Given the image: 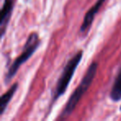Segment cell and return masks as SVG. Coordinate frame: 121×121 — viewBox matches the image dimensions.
<instances>
[{
    "label": "cell",
    "instance_id": "obj_1",
    "mask_svg": "<svg viewBox=\"0 0 121 121\" xmlns=\"http://www.w3.org/2000/svg\"><path fill=\"white\" fill-rule=\"evenodd\" d=\"M97 68H98L97 62H92L90 65L89 68H88L87 71H86V75H85V76L83 77V79L81 80L80 85L77 86V88L75 90V91L71 94V97L68 99L67 104H66L62 113L60 114V117L61 118L67 117V116H69L70 114L72 113V111L74 110L76 106L77 105V104L79 103L80 99L82 98L84 94L87 91V90L89 89L91 83L93 82V80L95 77Z\"/></svg>",
    "mask_w": 121,
    "mask_h": 121
},
{
    "label": "cell",
    "instance_id": "obj_2",
    "mask_svg": "<svg viewBox=\"0 0 121 121\" xmlns=\"http://www.w3.org/2000/svg\"><path fill=\"white\" fill-rule=\"evenodd\" d=\"M39 45H40V40H39V37L37 35V33H36V32L31 33L29 35V37H27V42H26L25 45H24L21 55L14 60L13 64L11 65V66L9 67V71H8L7 75H6V82L7 81L9 82V81H11V79L17 72L20 66L23 63H25L33 55V53L38 48Z\"/></svg>",
    "mask_w": 121,
    "mask_h": 121
},
{
    "label": "cell",
    "instance_id": "obj_3",
    "mask_svg": "<svg viewBox=\"0 0 121 121\" xmlns=\"http://www.w3.org/2000/svg\"><path fill=\"white\" fill-rule=\"evenodd\" d=\"M82 56L83 52L82 51H79L74 56L71 57L68 60L67 64L66 65L60 78L57 81L55 93H54L53 96V100L57 99L59 97L63 95L64 93L66 92V89H67L68 86H69L70 82H71V79H72L73 76H74L75 71H76L78 65L80 64L81 59H82Z\"/></svg>",
    "mask_w": 121,
    "mask_h": 121
},
{
    "label": "cell",
    "instance_id": "obj_4",
    "mask_svg": "<svg viewBox=\"0 0 121 121\" xmlns=\"http://www.w3.org/2000/svg\"><path fill=\"white\" fill-rule=\"evenodd\" d=\"M105 1L106 0H97L95 4H94V6H92L90 9V10L86 13L84 19H83V22L81 24V29H80L81 33L84 34L88 32V31L90 30L91 25H92V22L95 19V15L99 11L100 8L102 7V5L104 4V3Z\"/></svg>",
    "mask_w": 121,
    "mask_h": 121
},
{
    "label": "cell",
    "instance_id": "obj_5",
    "mask_svg": "<svg viewBox=\"0 0 121 121\" xmlns=\"http://www.w3.org/2000/svg\"><path fill=\"white\" fill-rule=\"evenodd\" d=\"M14 6V0H4V5L1 10V17H0V35L4 37L9 22L11 18L13 9Z\"/></svg>",
    "mask_w": 121,
    "mask_h": 121
},
{
    "label": "cell",
    "instance_id": "obj_6",
    "mask_svg": "<svg viewBox=\"0 0 121 121\" xmlns=\"http://www.w3.org/2000/svg\"><path fill=\"white\" fill-rule=\"evenodd\" d=\"M17 86H18L17 83L13 84L7 92H5L2 95V97L0 99V115H2L4 113L7 106L9 105V102H10V100L12 99L13 96L14 95L15 92L17 91Z\"/></svg>",
    "mask_w": 121,
    "mask_h": 121
},
{
    "label": "cell",
    "instance_id": "obj_7",
    "mask_svg": "<svg viewBox=\"0 0 121 121\" xmlns=\"http://www.w3.org/2000/svg\"><path fill=\"white\" fill-rule=\"evenodd\" d=\"M109 95L111 99L114 102H117L121 99V68L114 80Z\"/></svg>",
    "mask_w": 121,
    "mask_h": 121
}]
</instances>
